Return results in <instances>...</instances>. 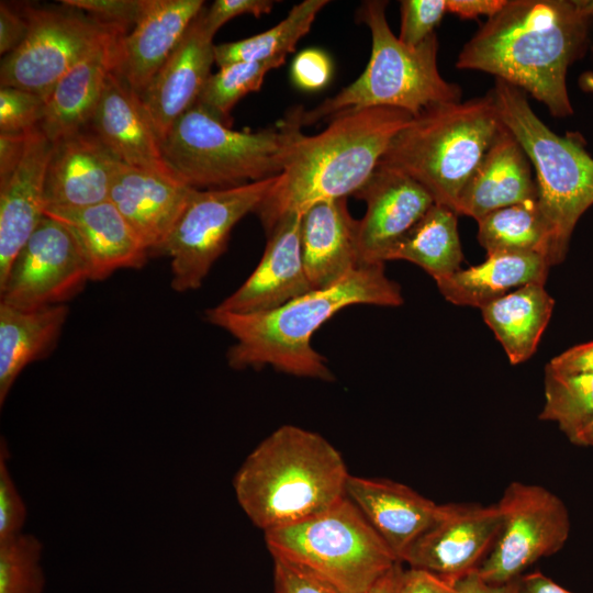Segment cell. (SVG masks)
Masks as SVG:
<instances>
[{"mask_svg":"<svg viewBox=\"0 0 593 593\" xmlns=\"http://www.w3.org/2000/svg\"><path fill=\"white\" fill-rule=\"evenodd\" d=\"M26 134L0 133V182L10 177L22 158Z\"/></svg>","mask_w":593,"mask_h":593,"instance_id":"obj_47","label":"cell"},{"mask_svg":"<svg viewBox=\"0 0 593 593\" xmlns=\"http://www.w3.org/2000/svg\"><path fill=\"white\" fill-rule=\"evenodd\" d=\"M354 195L366 202L358 224L362 262H383L387 251L435 203L432 195L407 175L377 166Z\"/></svg>","mask_w":593,"mask_h":593,"instance_id":"obj_15","label":"cell"},{"mask_svg":"<svg viewBox=\"0 0 593 593\" xmlns=\"http://www.w3.org/2000/svg\"><path fill=\"white\" fill-rule=\"evenodd\" d=\"M88 280V264L77 239L61 222L45 215L0 280V298L24 310L58 305Z\"/></svg>","mask_w":593,"mask_h":593,"instance_id":"obj_13","label":"cell"},{"mask_svg":"<svg viewBox=\"0 0 593 593\" xmlns=\"http://www.w3.org/2000/svg\"><path fill=\"white\" fill-rule=\"evenodd\" d=\"M400 593H457L455 584L429 572L409 568L404 570Z\"/></svg>","mask_w":593,"mask_h":593,"instance_id":"obj_46","label":"cell"},{"mask_svg":"<svg viewBox=\"0 0 593 593\" xmlns=\"http://www.w3.org/2000/svg\"><path fill=\"white\" fill-rule=\"evenodd\" d=\"M493 92L424 109L393 137L378 166L418 182L455 211L463 187L503 128Z\"/></svg>","mask_w":593,"mask_h":593,"instance_id":"obj_5","label":"cell"},{"mask_svg":"<svg viewBox=\"0 0 593 593\" xmlns=\"http://www.w3.org/2000/svg\"><path fill=\"white\" fill-rule=\"evenodd\" d=\"M29 33L23 43L1 59V87L44 97L85 55L108 35L126 30L75 11L26 8Z\"/></svg>","mask_w":593,"mask_h":593,"instance_id":"obj_12","label":"cell"},{"mask_svg":"<svg viewBox=\"0 0 593 593\" xmlns=\"http://www.w3.org/2000/svg\"><path fill=\"white\" fill-rule=\"evenodd\" d=\"M518 581L519 593H574L539 571L523 574Z\"/></svg>","mask_w":593,"mask_h":593,"instance_id":"obj_50","label":"cell"},{"mask_svg":"<svg viewBox=\"0 0 593 593\" xmlns=\"http://www.w3.org/2000/svg\"><path fill=\"white\" fill-rule=\"evenodd\" d=\"M590 22L577 0H507L465 44L456 67L494 75L555 118L570 116L567 72L588 49Z\"/></svg>","mask_w":593,"mask_h":593,"instance_id":"obj_1","label":"cell"},{"mask_svg":"<svg viewBox=\"0 0 593 593\" xmlns=\"http://www.w3.org/2000/svg\"><path fill=\"white\" fill-rule=\"evenodd\" d=\"M507 0H447V11L461 19H488L503 9Z\"/></svg>","mask_w":593,"mask_h":593,"instance_id":"obj_48","label":"cell"},{"mask_svg":"<svg viewBox=\"0 0 593 593\" xmlns=\"http://www.w3.org/2000/svg\"><path fill=\"white\" fill-rule=\"evenodd\" d=\"M570 441L580 446H593V421L571 436Z\"/></svg>","mask_w":593,"mask_h":593,"instance_id":"obj_52","label":"cell"},{"mask_svg":"<svg viewBox=\"0 0 593 593\" xmlns=\"http://www.w3.org/2000/svg\"><path fill=\"white\" fill-rule=\"evenodd\" d=\"M47 100L34 92L13 88H0V133H25L40 127Z\"/></svg>","mask_w":593,"mask_h":593,"instance_id":"obj_37","label":"cell"},{"mask_svg":"<svg viewBox=\"0 0 593 593\" xmlns=\"http://www.w3.org/2000/svg\"><path fill=\"white\" fill-rule=\"evenodd\" d=\"M581 12L589 19H593V0H577Z\"/></svg>","mask_w":593,"mask_h":593,"instance_id":"obj_53","label":"cell"},{"mask_svg":"<svg viewBox=\"0 0 593 593\" xmlns=\"http://www.w3.org/2000/svg\"><path fill=\"white\" fill-rule=\"evenodd\" d=\"M326 0H304L287 18L260 34L236 42L214 45V61L223 67L237 61H258L284 57L311 29Z\"/></svg>","mask_w":593,"mask_h":593,"instance_id":"obj_33","label":"cell"},{"mask_svg":"<svg viewBox=\"0 0 593 593\" xmlns=\"http://www.w3.org/2000/svg\"><path fill=\"white\" fill-rule=\"evenodd\" d=\"M346 496L361 511L399 562L443 514L444 505L387 479L349 475Z\"/></svg>","mask_w":593,"mask_h":593,"instance_id":"obj_21","label":"cell"},{"mask_svg":"<svg viewBox=\"0 0 593 593\" xmlns=\"http://www.w3.org/2000/svg\"><path fill=\"white\" fill-rule=\"evenodd\" d=\"M301 216L288 215L267 233L268 240L259 264L216 309L237 314L267 312L313 289L302 261Z\"/></svg>","mask_w":593,"mask_h":593,"instance_id":"obj_18","label":"cell"},{"mask_svg":"<svg viewBox=\"0 0 593 593\" xmlns=\"http://www.w3.org/2000/svg\"><path fill=\"white\" fill-rule=\"evenodd\" d=\"M545 404L539 414L570 438L593 421V373H561L545 367Z\"/></svg>","mask_w":593,"mask_h":593,"instance_id":"obj_34","label":"cell"},{"mask_svg":"<svg viewBox=\"0 0 593 593\" xmlns=\"http://www.w3.org/2000/svg\"><path fill=\"white\" fill-rule=\"evenodd\" d=\"M294 82L305 89H318L327 83L332 72L329 58L318 49L301 52L292 63Z\"/></svg>","mask_w":593,"mask_h":593,"instance_id":"obj_42","label":"cell"},{"mask_svg":"<svg viewBox=\"0 0 593 593\" xmlns=\"http://www.w3.org/2000/svg\"><path fill=\"white\" fill-rule=\"evenodd\" d=\"M301 107L275 126L238 132L194 103L161 141L168 168L186 184L228 188L281 174L302 133Z\"/></svg>","mask_w":593,"mask_h":593,"instance_id":"obj_6","label":"cell"},{"mask_svg":"<svg viewBox=\"0 0 593 593\" xmlns=\"http://www.w3.org/2000/svg\"><path fill=\"white\" fill-rule=\"evenodd\" d=\"M42 550V542L30 534L0 539V593H43Z\"/></svg>","mask_w":593,"mask_h":593,"instance_id":"obj_36","label":"cell"},{"mask_svg":"<svg viewBox=\"0 0 593 593\" xmlns=\"http://www.w3.org/2000/svg\"><path fill=\"white\" fill-rule=\"evenodd\" d=\"M492 92L502 123L535 167L538 204L551 235V265L560 264L578 221L593 205V157L580 135L552 132L523 90L496 78Z\"/></svg>","mask_w":593,"mask_h":593,"instance_id":"obj_8","label":"cell"},{"mask_svg":"<svg viewBox=\"0 0 593 593\" xmlns=\"http://www.w3.org/2000/svg\"><path fill=\"white\" fill-rule=\"evenodd\" d=\"M273 3L269 0H215L209 9H204V21L209 30L215 34L224 23L235 16L251 14L259 18L268 14Z\"/></svg>","mask_w":593,"mask_h":593,"instance_id":"obj_43","label":"cell"},{"mask_svg":"<svg viewBox=\"0 0 593 593\" xmlns=\"http://www.w3.org/2000/svg\"><path fill=\"white\" fill-rule=\"evenodd\" d=\"M358 224L346 198L316 203L302 213L301 255L313 289L334 284L365 264Z\"/></svg>","mask_w":593,"mask_h":593,"instance_id":"obj_25","label":"cell"},{"mask_svg":"<svg viewBox=\"0 0 593 593\" xmlns=\"http://www.w3.org/2000/svg\"><path fill=\"white\" fill-rule=\"evenodd\" d=\"M90 126L123 164L174 174L139 94L114 70L107 76Z\"/></svg>","mask_w":593,"mask_h":593,"instance_id":"obj_23","label":"cell"},{"mask_svg":"<svg viewBox=\"0 0 593 593\" xmlns=\"http://www.w3.org/2000/svg\"><path fill=\"white\" fill-rule=\"evenodd\" d=\"M203 8L202 0H144L133 31L118 42L114 72L141 96Z\"/></svg>","mask_w":593,"mask_h":593,"instance_id":"obj_20","label":"cell"},{"mask_svg":"<svg viewBox=\"0 0 593 593\" xmlns=\"http://www.w3.org/2000/svg\"><path fill=\"white\" fill-rule=\"evenodd\" d=\"M387 1L369 0L358 11L359 22L371 32V55L363 72L337 94L311 110H303L302 124L370 108H394L413 116L424 109L461 101V89L446 81L437 65L438 40L432 34L418 46L403 44L389 27Z\"/></svg>","mask_w":593,"mask_h":593,"instance_id":"obj_7","label":"cell"},{"mask_svg":"<svg viewBox=\"0 0 593 593\" xmlns=\"http://www.w3.org/2000/svg\"><path fill=\"white\" fill-rule=\"evenodd\" d=\"M518 579L502 584H492L483 581L475 570L459 579L455 586L457 593H519Z\"/></svg>","mask_w":593,"mask_h":593,"instance_id":"obj_49","label":"cell"},{"mask_svg":"<svg viewBox=\"0 0 593 593\" xmlns=\"http://www.w3.org/2000/svg\"><path fill=\"white\" fill-rule=\"evenodd\" d=\"M586 85L593 90V80L588 77Z\"/></svg>","mask_w":593,"mask_h":593,"instance_id":"obj_54","label":"cell"},{"mask_svg":"<svg viewBox=\"0 0 593 593\" xmlns=\"http://www.w3.org/2000/svg\"><path fill=\"white\" fill-rule=\"evenodd\" d=\"M547 367L561 373H593V342L567 349L553 357Z\"/></svg>","mask_w":593,"mask_h":593,"instance_id":"obj_45","label":"cell"},{"mask_svg":"<svg viewBox=\"0 0 593 593\" xmlns=\"http://www.w3.org/2000/svg\"><path fill=\"white\" fill-rule=\"evenodd\" d=\"M502 522L496 504H444L441 516L410 547L402 563L455 584L479 568Z\"/></svg>","mask_w":593,"mask_h":593,"instance_id":"obj_14","label":"cell"},{"mask_svg":"<svg viewBox=\"0 0 593 593\" xmlns=\"http://www.w3.org/2000/svg\"><path fill=\"white\" fill-rule=\"evenodd\" d=\"M403 572L402 563H395L367 593H400Z\"/></svg>","mask_w":593,"mask_h":593,"instance_id":"obj_51","label":"cell"},{"mask_svg":"<svg viewBox=\"0 0 593 593\" xmlns=\"http://www.w3.org/2000/svg\"><path fill=\"white\" fill-rule=\"evenodd\" d=\"M550 267L548 259L538 254L496 253L488 255L482 264L459 269L436 283L452 304L482 309L512 289L545 284Z\"/></svg>","mask_w":593,"mask_h":593,"instance_id":"obj_28","label":"cell"},{"mask_svg":"<svg viewBox=\"0 0 593 593\" xmlns=\"http://www.w3.org/2000/svg\"><path fill=\"white\" fill-rule=\"evenodd\" d=\"M275 593H340L313 573L280 558H273Z\"/></svg>","mask_w":593,"mask_h":593,"instance_id":"obj_41","label":"cell"},{"mask_svg":"<svg viewBox=\"0 0 593 593\" xmlns=\"http://www.w3.org/2000/svg\"><path fill=\"white\" fill-rule=\"evenodd\" d=\"M67 8L87 11L100 22L115 25L127 31L135 25L144 0H61Z\"/></svg>","mask_w":593,"mask_h":593,"instance_id":"obj_40","label":"cell"},{"mask_svg":"<svg viewBox=\"0 0 593 593\" xmlns=\"http://www.w3.org/2000/svg\"><path fill=\"white\" fill-rule=\"evenodd\" d=\"M273 558L287 560L340 593H367L398 559L345 496L300 523L265 532Z\"/></svg>","mask_w":593,"mask_h":593,"instance_id":"obj_9","label":"cell"},{"mask_svg":"<svg viewBox=\"0 0 593 593\" xmlns=\"http://www.w3.org/2000/svg\"><path fill=\"white\" fill-rule=\"evenodd\" d=\"M194 188L171 172L120 164L109 200L134 230L149 254L165 242Z\"/></svg>","mask_w":593,"mask_h":593,"instance_id":"obj_19","label":"cell"},{"mask_svg":"<svg viewBox=\"0 0 593 593\" xmlns=\"http://www.w3.org/2000/svg\"><path fill=\"white\" fill-rule=\"evenodd\" d=\"M412 118L400 109L370 108L337 115L320 134L303 135L254 212L266 233L288 215L354 194Z\"/></svg>","mask_w":593,"mask_h":593,"instance_id":"obj_3","label":"cell"},{"mask_svg":"<svg viewBox=\"0 0 593 593\" xmlns=\"http://www.w3.org/2000/svg\"><path fill=\"white\" fill-rule=\"evenodd\" d=\"M120 161L91 130L52 143L45 209H80L109 200Z\"/></svg>","mask_w":593,"mask_h":593,"instance_id":"obj_17","label":"cell"},{"mask_svg":"<svg viewBox=\"0 0 593 593\" xmlns=\"http://www.w3.org/2000/svg\"><path fill=\"white\" fill-rule=\"evenodd\" d=\"M124 34L116 31L108 35L57 82L40 125L52 143L90 125L107 76L115 67L118 42Z\"/></svg>","mask_w":593,"mask_h":593,"instance_id":"obj_27","label":"cell"},{"mask_svg":"<svg viewBox=\"0 0 593 593\" xmlns=\"http://www.w3.org/2000/svg\"><path fill=\"white\" fill-rule=\"evenodd\" d=\"M536 199L538 190L530 160L503 126L463 187L455 212L479 221L492 211Z\"/></svg>","mask_w":593,"mask_h":593,"instance_id":"obj_26","label":"cell"},{"mask_svg":"<svg viewBox=\"0 0 593 593\" xmlns=\"http://www.w3.org/2000/svg\"><path fill=\"white\" fill-rule=\"evenodd\" d=\"M45 215L72 233L87 260L90 280L146 264L148 249L110 200L80 209H45Z\"/></svg>","mask_w":593,"mask_h":593,"instance_id":"obj_24","label":"cell"},{"mask_svg":"<svg viewBox=\"0 0 593 593\" xmlns=\"http://www.w3.org/2000/svg\"><path fill=\"white\" fill-rule=\"evenodd\" d=\"M349 475L342 455L324 437L283 425L249 454L233 486L248 518L268 532L335 505L346 496Z\"/></svg>","mask_w":593,"mask_h":593,"instance_id":"obj_4","label":"cell"},{"mask_svg":"<svg viewBox=\"0 0 593 593\" xmlns=\"http://www.w3.org/2000/svg\"><path fill=\"white\" fill-rule=\"evenodd\" d=\"M9 449L0 443V539L20 534L26 519V507L8 468Z\"/></svg>","mask_w":593,"mask_h":593,"instance_id":"obj_39","label":"cell"},{"mask_svg":"<svg viewBox=\"0 0 593 593\" xmlns=\"http://www.w3.org/2000/svg\"><path fill=\"white\" fill-rule=\"evenodd\" d=\"M29 33V21L23 13L11 9L1 1L0 4V53L5 56L15 51Z\"/></svg>","mask_w":593,"mask_h":593,"instance_id":"obj_44","label":"cell"},{"mask_svg":"<svg viewBox=\"0 0 593 593\" xmlns=\"http://www.w3.org/2000/svg\"><path fill=\"white\" fill-rule=\"evenodd\" d=\"M283 61L284 57H278L220 67L216 74L210 75L195 103L230 126V111L236 102L247 93L259 90L266 74L280 67Z\"/></svg>","mask_w":593,"mask_h":593,"instance_id":"obj_35","label":"cell"},{"mask_svg":"<svg viewBox=\"0 0 593 593\" xmlns=\"http://www.w3.org/2000/svg\"><path fill=\"white\" fill-rule=\"evenodd\" d=\"M402 303L400 286L387 277L383 262H374L363 264L338 282L312 289L271 311L237 314L214 306L205 316L236 339L226 354L232 368L271 366L292 376L331 381L333 373L326 359L311 344L313 334L346 306Z\"/></svg>","mask_w":593,"mask_h":593,"instance_id":"obj_2","label":"cell"},{"mask_svg":"<svg viewBox=\"0 0 593 593\" xmlns=\"http://www.w3.org/2000/svg\"><path fill=\"white\" fill-rule=\"evenodd\" d=\"M496 505L502 514V527L477 569L488 583L502 584L518 579L537 560L562 549L570 536L566 504L541 485L514 481Z\"/></svg>","mask_w":593,"mask_h":593,"instance_id":"obj_11","label":"cell"},{"mask_svg":"<svg viewBox=\"0 0 593 593\" xmlns=\"http://www.w3.org/2000/svg\"><path fill=\"white\" fill-rule=\"evenodd\" d=\"M477 222L478 240L488 255L538 254L551 265V235L538 199L492 211Z\"/></svg>","mask_w":593,"mask_h":593,"instance_id":"obj_32","label":"cell"},{"mask_svg":"<svg viewBox=\"0 0 593 593\" xmlns=\"http://www.w3.org/2000/svg\"><path fill=\"white\" fill-rule=\"evenodd\" d=\"M68 315L65 304L34 310L0 302V404L21 371L55 347Z\"/></svg>","mask_w":593,"mask_h":593,"instance_id":"obj_29","label":"cell"},{"mask_svg":"<svg viewBox=\"0 0 593 593\" xmlns=\"http://www.w3.org/2000/svg\"><path fill=\"white\" fill-rule=\"evenodd\" d=\"M214 34L204 21V8L139 96L161 141L175 122L198 100L214 61Z\"/></svg>","mask_w":593,"mask_h":593,"instance_id":"obj_16","label":"cell"},{"mask_svg":"<svg viewBox=\"0 0 593 593\" xmlns=\"http://www.w3.org/2000/svg\"><path fill=\"white\" fill-rule=\"evenodd\" d=\"M52 142L40 127L27 132L24 152L0 182V280L45 216L44 187Z\"/></svg>","mask_w":593,"mask_h":593,"instance_id":"obj_22","label":"cell"},{"mask_svg":"<svg viewBox=\"0 0 593 593\" xmlns=\"http://www.w3.org/2000/svg\"><path fill=\"white\" fill-rule=\"evenodd\" d=\"M457 213L434 203L385 254L383 261L406 260L423 268L435 281L460 269L463 259Z\"/></svg>","mask_w":593,"mask_h":593,"instance_id":"obj_31","label":"cell"},{"mask_svg":"<svg viewBox=\"0 0 593 593\" xmlns=\"http://www.w3.org/2000/svg\"><path fill=\"white\" fill-rule=\"evenodd\" d=\"M555 306L544 284L529 283L481 309L483 320L503 346L512 365L536 351Z\"/></svg>","mask_w":593,"mask_h":593,"instance_id":"obj_30","label":"cell"},{"mask_svg":"<svg viewBox=\"0 0 593 593\" xmlns=\"http://www.w3.org/2000/svg\"><path fill=\"white\" fill-rule=\"evenodd\" d=\"M277 176L242 186L195 189L174 228L155 254L170 258L171 288L178 292L201 287L225 251L231 231L255 212Z\"/></svg>","mask_w":593,"mask_h":593,"instance_id":"obj_10","label":"cell"},{"mask_svg":"<svg viewBox=\"0 0 593 593\" xmlns=\"http://www.w3.org/2000/svg\"><path fill=\"white\" fill-rule=\"evenodd\" d=\"M447 12V0L401 1L399 40L410 47L418 46L432 34Z\"/></svg>","mask_w":593,"mask_h":593,"instance_id":"obj_38","label":"cell"}]
</instances>
